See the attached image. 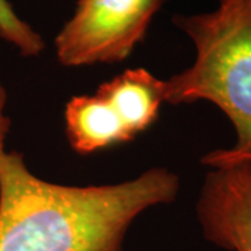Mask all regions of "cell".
Segmentation results:
<instances>
[{"instance_id": "6da1fadb", "label": "cell", "mask_w": 251, "mask_h": 251, "mask_svg": "<svg viewBox=\"0 0 251 251\" xmlns=\"http://www.w3.org/2000/svg\"><path fill=\"white\" fill-rule=\"evenodd\" d=\"M180 179L166 168L103 186L36 177L17 151H0V251H125L145 209L172 204Z\"/></svg>"}, {"instance_id": "7a4b0ae2", "label": "cell", "mask_w": 251, "mask_h": 251, "mask_svg": "<svg viewBox=\"0 0 251 251\" xmlns=\"http://www.w3.org/2000/svg\"><path fill=\"white\" fill-rule=\"evenodd\" d=\"M173 24L191 41L196 57L163 80V100L215 105L233 126L236 141L201 162L209 169L251 168V0H218L209 11L176 14Z\"/></svg>"}, {"instance_id": "3957f363", "label": "cell", "mask_w": 251, "mask_h": 251, "mask_svg": "<svg viewBox=\"0 0 251 251\" xmlns=\"http://www.w3.org/2000/svg\"><path fill=\"white\" fill-rule=\"evenodd\" d=\"M163 0H78L54 38L66 67L122 62L144 39Z\"/></svg>"}, {"instance_id": "277c9868", "label": "cell", "mask_w": 251, "mask_h": 251, "mask_svg": "<svg viewBox=\"0 0 251 251\" xmlns=\"http://www.w3.org/2000/svg\"><path fill=\"white\" fill-rule=\"evenodd\" d=\"M196 214L206 242L227 251H251V168L209 169Z\"/></svg>"}, {"instance_id": "5b68a950", "label": "cell", "mask_w": 251, "mask_h": 251, "mask_svg": "<svg viewBox=\"0 0 251 251\" xmlns=\"http://www.w3.org/2000/svg\"><path fill=\"white\" fill-rule=\"evenodd\" d=\"M64 120L69 143L81 155L94 153L134 138L112 105L97 92L70 99L66 105Z\"/></svg>"}, {"instance_id": "8992f818", "label": "cell", "mask_w": 251, "mask_h": 251, "mask_svg": "<svg viewBox=\"0 0 251 251\" xmlns=\"http://www.w3.org/2000/svg\"><path fill=\"white\" fill-rule=\"evenodd\" d=\"M105 98L128 133L135 137L156 120L163 100V80L145 69H128L97 90Z\"/></svg>"}, {"instance_id": "52a82bcc", "label": "cell", "mask_w": 251, "mask_h": 251, "mask_svg": "<svg viewBox=\"0 0 251 251\" xmlns=\"http://www.w3.org/2000/svg\"><path fill=\"white\" fill-rule=\"evenodd\" d=\"M0 38L17 48L24 57H35L45 49L42 36L18 17L7 0H0Z\"/></svg>"}, {"instance_id": "ba28073f", "label": "cell", "mask_w": 251, "mask_h": 251, "mask_svg": "<svg viewBox=\"0 0 251 251\" xmlns=\"http://www.w3.org/2000/svg\"><path fill=\"white\" fill-rule=\"evenodd\" d=\"M6 103H7V94L0 81V151L4 150V143L10 131V119L6 115Z\"/></svg>"}]
</instances>
